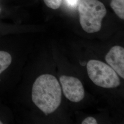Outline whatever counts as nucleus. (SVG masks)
<instances>
[{"label": "nucleus", "mask_w": 124, "mask_h": 124, "mask_svg": "<svg viewBox=\"0 0 124 124\" xmlns=\"http://www.w3.org/2000/svg\"><path fill=\"white\" fill-rule=\"evenodd\" d=\"M22 53L12 43H0V97L4 101L20 81Z\"/></svg>", "instance_id": "obj_1"}, {"label": "nucleus", "mask_w": 124, "mask_h": 124, "mask_svg": "<svg viewBox=\"0 0 124 124\" xmlns=\"http://www.w3.org/2000/svg\"><path fill=\"white\" fill-rule=\"evenodd\" d=\"M31 99L33 105L45 115L56 110L62 99L61 88L56 78L48 74L38 75L31 85Z\"/></svg>", "instance_id": "obj_2"}, {"label": "nucleus", "mask_w": 124, "mask_h": 124, "mask_svg": "<svg viewBox=\"0 0 124 124\" xmlns=\"http://www.w3.org/2000/svg\"><path fill=\"white\" fill-rule=\"evenodd\" d=\"M80 24L84 31L93 33L100 31L106 15L104 4L98 0H82L78 7Z\"/></svg>", "instance_id": "obj_3"}, {"label": "nucleus", "mask_w": 124, "mask_h": 124, "mask_svg": "<svg viewBox=\"0 0 124 124\" xmlns=\"http://www.w3.org/2000/svg\"><path fill=\"white\" fill-rule=\"evenodd\" d=\"M86 69L89 78L98 86L114 88L120 85L118 75L109 65L102 61L90 60L87 63Z\"/></svg>", "instance_id": "obj_4"}, {"label": "nucleus", "mask_w": 124, "mask_h": 124, "mask_svg": "<svg viewBox=\"0 0 124 124\" xmlns=\"http://www.w3.org/2000/svg\"><path fill=\"white\" fill-rule=\"evenodd\" d=\"M59 80L63 94L68 100L78 102L83 99L85 95L84 88L79 79L73 76L62 75Z\"/></svg>", "instance_id": "obj_5"}, {"label": "nucleus", "mask_w": 124, "mask_h": 124, "mask_svg": "<svg viewBox=\"0 0 124 124\" xmlns=\"http://www.w3.org/2000/svg\"><path fill=\"white\" fill-rule=\"evenodd\" d=\"M105 59L116 73L124 79V48L120 46H114L107 53Z\"/></svg>", "instance_id": "obj_6"}, {"label": "nucleus", "mask_w": 124, "mask_h": 124, "mask_svg": "<svg viewBox=\"0 0 124 124\" xmlns=\"http://www.w3.org/2000/svg\"><path fill=\"white\" fill-rule=\"evenodd\" d=\"M15 120V117L12 109L0 97V124H13Z\"/></svg>", "instance_id": "obj_7"}, {"label": "nucleus", "mask_w": 124, "mask_h": 124, "mask_svg": "<svg viewBox=\"0 0 124 124\" xmlns=\"http://www.w3.org/2000/svg\"><path fill=\"white\" fill-rule=\"evenodd\" d=\"M110 6L116 14L121 19H124V0H112Z\"/></svg>", "instance_id": "obj_8"}, {"label": "nucleus", "mask_w": 124, "mask_h": 124, "mask_svg": "<svg viewBox=\"0 0 124 124\" xmlns=\"http://www.w3.org/2000/svg\"><path fill=\"white\" fill-rule=\"evenodd\" d=\"M45 4L52 9L58 8L61 4L62 0H43Z\"/></svg>", "instance_id": "obj_9"}, {"label": "nucleus", "mask_w": 124, "mask_h": 124, "mask_svg": "<svg viewBox=\"0 0 124 124\" xmlns=\"http://www.w3.org/2000/svg\"><path fill=\"white\" fill-rule=\"evenodd\" d=\"M82 124H97L98 122L96 119L93 117H88L83 120L81 123Z\"/></svg>", "instance_id": "obj_10"}, {"label": "nucleus", "mask_w": 124, "mask_h": 124, "mask_svg": "<svg viewBox=\"0 0 124 124\" xmlns=\"http://www.w3.org/2000/svg\"><path fill=\"white\" fill-rule=\"evenodd\" d=\"M68 4L71 7H75L77 4L78 0H66Z\"/></svg>", "instance_id": "obj_11"}, {"label": "nucleus", "mask_w": 124, "mask_h": 124, "mask_svg": "<svg viewBox=\"0 0 124 124\" xmlns=\"http://www.w3.org/2000/svg\"></svg>", "instance_id": "obj_12"}]
</instances>
